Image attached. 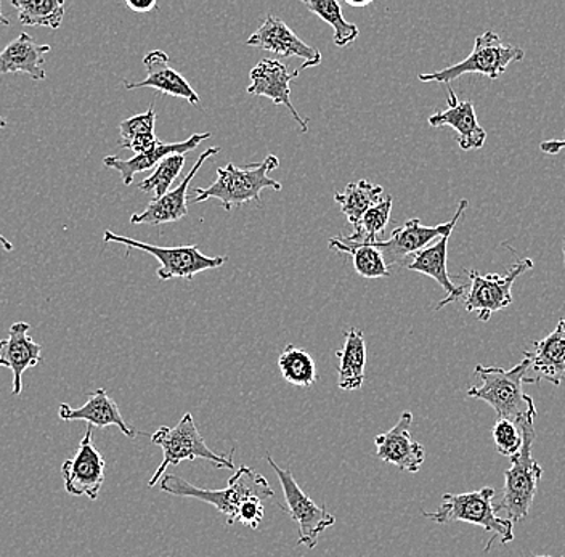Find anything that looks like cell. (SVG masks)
Here are the masks:
<instances>
[{
    "mask_svg": "<svg viewBox=\"0 0 565 557\" xmlns=\"http://www.w3.org/2000/svg\"><path fill=\"white\" fill-rule=\"evenodd\" d=\"M221 147H211L201 153L198 161L194 162L192 171L186 174V178L180 182L179 186L174 190H169L164 196L151 201L147 210L141 211L139 214H134L130 217V224L134 225H162L171 224V222H179L189 216V186L194 175L200 171L204 161L210 160L211 157L221 153Z\"/></svg>",
    "mask_w": 565,
    "mask_h": 557,
    "instance_id": "16",
    "label": "cell"
},
{
    "mask_svg": "<svg viewBox=\"0 0 565 557\" xmlns=\"http://www.w3.org/2000/svg\"><path fill=\"white\" fill-rule=\"evenodd\" d=\"M303 6L316 13L318 19L330 24L334 31V44L338 47H348L355 42L360 31L355 23H349L342 15L341 3L335 0H303Z\"/></svg>",
    "mask_w": 565,
    "mask_h": 557,
    "instance_id": "30",
    "label": "cell"
},
{
    "mask_svg": "<svg viewBox=\"0 0 565 557\" xmlns=\"http://www.w3.org/2000/svg\"><path fill=\"white\" fill-rule=\"evenodd\" d=\"M151 442L161 447L162 463L159 464L153 478L148 482L150 489L161 481L169 467H177L182 461L206 460L217 469H235V463H233L235 447L227 457L214 453L198 431L192 414L183 415L175 428L161 426L157 432L151 433Z\"/></svg>",
    "mask_w": 565,
    "mask_h": 557,
    "instance_id": "5",
    "label": "cell"
},
{
    "mask_svg": "<svg viewBox=\"0 0 565 557\" xmlns=\"http://www.w3.org/2000/svg\"><path fill=\"white\" fill-rule=\"evenodd\" d=\"M349 7H356V9H363V7L371 6V0H366V2H355V0H348Z\"/></svg>",
    "mask_w": 565,
    "mask_h": 557,
    "instance_id": "39",
    "label": "cell"
},
{
    "mask_svg": "<svg viewBox=\"0 0 565 557\" xmlns=\"http://www.w3.org/2000/svg\"><path fill=\"white\" fill-rule=\"evenodd\" d=\"M524 357L529 362V373H535L533 383L543 379L561 386L565 378V319L545 340L533 342L532 351H525Z\"/></svg>",
    "mask_w": 565,
    "mask_h": 557,
    "instance_id": "20",
    "label": "cell"
},
{
    "mask_svg": "<svg viewBox=\"0 0 565 557\" xmlns=\"http://www.w3.org/2000/svg\"><path fill=\"white\" fill-rule=\"evenodd\" d=\"M413 414L404 411L391 431L380 433L374 439L376 454L383 463L416 474L426 460V450L412 436Z\"/></svg>",
    "mask_w": 565,
    "mask_h": 557,
    "instance_id": "14",
    "label": "cell"
},
{
    "mask_svg": "<svg viewBox=\"0 0 565 557\" xmlns=\"http://www.w3.org/2000/svg\"><path fill=\"white\" fill-rule=\"evenodd\" d=\"M450 236H441L434 245L413 254L412 260L406 264V269L434 278L447 292L444 301L437 304L436 310L444 309L445 306L451 304V302H457L465 294V287H457L448 275V239H450Z\"/></svg>",
    "mask_w": 565,
    "mask_h": 557,
    "instance_id": "23",
    "label": "cell"
},
{
    "mask_svg": "<svg viewBox=\"0 0 565 557\" xmlns=\"http://www.w3.org/2000/svg\"><path fill=\"white\" fill-rule=\"evenodd\" d=\"M105 245L116 243L124 245L130 249H139V251L151 254L161 266L157 271L159 280L168 281L172 278H185L193 280L194 275L203 274L206 270L221 269L227 264V256H206L200 251L198 246H177V248H159V246L141 243L139 239L129 238L115 234V232L106 231L104 235Z\"/></svg>",
    "mask_w": 565,
    "mask_h": 557,
    "instance_id": "8",
    "label": "cell"
},
{
    "mask_svg": "<svg viewBox=\"0 0 565 557\" xmlns=\"http://www.w3.org/2000/svg\"><path fill=\"white\" fill-rule=\"evenodd\" d=\"M532 267V259L519 257L504 277L498 274L480 275L477 270H468L471 288L466 294V310L476 312L479 322H489L494 312H500L512 304L514 281Z\"/></svg>",
    "mask_w": 565,
    "mask_h": 557,
    "instance_id": "9",
    "label": "cell"
},
{
    "mask_svg": "<svg viewBox=\"0 0 565 557\" xmlns=\"http://www.w3.org/2000/svg\"><path fill=\"white\" fill-rule=\"evenodd\" d=\"M392 203L394 200L392 196H387L376 206L371 207L359 225L353 227L352 234L342 236V238L349 243H356V245H373L374 242H377V236L383 235V232L386 231L388 218H391Z\"/></svg>",
    "mask_w": 565,
    "mask_h": 557,
    "instance_id": "31",
    "label": "cell"
},
{
    "mask_svg": "<svg viewBox=\"0 0 565 557\" xmlns=\"http://www.w3.org/2000/svg\"><path fill=\"white\" fill-rule=\"evenodd\" d=\"M161 490L172 496L196 499L200 502L211 504L218 513L227 516L228 521L235 516L239 504L250 499V496H257L263 502L275 499L274 489L268 484L267 479L247 467L238 468L235 475H232V479H230L227 489H200V486L190 484V482L179 478V475L164 474L161 479Z\"/></svg>",
    "mask_w": 565,
    "mask_h": 557,
    "instance_id": "4",
    "label": "cell"
},
{
    "mask_svg": "<svg viewBox=\"0 0 565 557\" xmlns=\"http://www.w3.org/2000/svg\"><path fill=\"white\" fill-rule=\"evenodd\" d=\"M58 416L63 421H86L94 428L116 426L129 439H136L137 431L127 425L119 411L118 404L108 396L105 389H97L88 396L81 408H71L68 404L58 407Z\"/></svg>",
    "mask_w": 565,
    "mask_h": 557,
    "instance_id": "21",
    "label": "cell"
},
{
    "mask_svg": "<svg viewBox=\"0 0 565 557\" xmlns=\"http://www.w3.org/2000/svg\"><path fill=\"white\" fill-rule=\"evenodd\" d=\"M535 419H522L518 422L522 432V449L511 458L512 467L504 471V489L500 503L494 504V513L503 519L518 524L529 516L530 507L539 490L543 468L532 458L535 443Z\"/></svg>",
    "mask_w": 565,
    "mask_h": 557,
    "instance_id": "3",
    "label": "cell"
},
{
    "mask_svg": "<svg viewBox=\"0 0 565 557\" xmlns=\"http://www.w3.org/2000/svg\"><path fill=\"white\" fill-rule=\"evenodd\" d=\"M268 464L277 472L278 481H280L282 493H285L286 506L292 521L299 527V546H307L313 549L317 546L318 537L323 534L327 528L333 527L335 517L328 513L324 507L318 506L296 482L295 475L289 469H282L275 463L274 458L267 454Z\"/></svg>",
    "mask_w": 565,
    "mask_h": 557,
    "instance_id": "10",
    "label": "cell"
},
{
    "mask_svg": "<svg viewBox=\"0 0 565 557\" xmlns=\"http://www.w3.org/2000/svg\"><path fill=\"white\" fill-rule=\"evenodd\" d=\"M31 324L17 322L10 326L9 338L0 340V366L12 369L13 396L23 393L26 369L42 362V347L30 336Z\"/></svg>",
    "mask_w": 565,
    "mask_h": 557,
    "instance_id": "17",
    "label": "cell"
},
{
    "mask_svg": "<svg viewBox=\"0 0 565 557\" xmlns=\"http://www.w3.org/2000/svg\"><path fill=\"white\" fill-rule=\"evenodd\" d=\"M264 519V502L257 496H250V499L245 500L242 504H239L238 510H236L235 516L228 521V525L233 524H243L246 527L259 528L260 522Z\"/></svg>",
    "mask_w": 565,
    "mask_h": 557,
    "instance_id": "35",
    "label": "cell"
},
{
    "mask_svg": "<svg viewBox=\"0 0 565 557\" xmlns=\"http://www.w3.org/2000/svg\"><path fill=\"white\" fill-rule=\"evenodd\" d=\"M427 122L434 129H439V127L444 126L451 127L457 132L458 144L461 150H479V148L486 144L487 132L479 125L475 104L471 100L459 101L450 84H448L447 109L434 113L433 116H429Z\"/></svg>",
    "mask_w": 565,
    "mask_h": 557,
    "instance_id": "18",
    "label": "cell"
},
{
    "mask_svg": "<svg viewBox=\"0 0 565 557\" xmlns=\"http://www.w3.org/2000/svg\"><path fill=\"white\" fill-rule=\"evenodd\" d=\"M0 246H2L6 251H13L12 243H10L2 234H0Z\"/></svg>",
    "mask_w": 565,
    "mask_h": 557,
    "instance_id": "38",
    "label": "cell"
},
{
    "mask_svg": "<svg viewBox=\"0 0 565 557\" xmlns=\"http://www.w3.org/2000/svg\"><path fill=\"white\" fill-rule=\"evenodd\" d=\"M384 200V189L381 185H374L370 180H359V182L349 183L344 192L335 193L334 201L341 207L342 214L348 217L349 224L356 227L366 211L376 206Z\"/></svg>",
    "mask_w": 565,
    "mask_h": 557,
    "instance_id": "26",
    "label": "cell"
},
{
    "mask_svg": "<svg viewBox=\"0 0 565 557\" xmlns=\"http://www.w3.org/2000/svg\"><path fill=\"white\" fill-rule=\"evenodd\" d=\"M299 69L289 72L288 66L278 60L264 58L250 69V86L247 94L267 97L274 105H282L291 111L292 118L298 122L300 132H309V125L299 115L298 109L291 104V83L299 76Z\"/></svg>",
    "mask_w": 565,
    "mask_h": 557,
    "instance_id": "15",
    "label": "cell"
},
{
    "mask_svg": "<svg viewBox=\"0 0 565 557\" xmlns=\"http://www.w3.org/2000/svg\"><path fill=\"white\" fill-rule=\"evenodd\" d=\"M211 139V132L194 133L190 139L183 140V142L166 143L159 142L153 150L148 153L139 154V157L129 158V160H121V158L106 157L104 165L106 169H113V171L121 174L124 185L129 186L134 182V178L139 172L150 171V169L157 168L159 162L166 160L172 154H186L193 151L194 148L200 147L201 143L206 142Z\"/></svg>",
    "mask_w": 565,
    "mask_h": 557,
    "instance_id": "22",
    "label": "cell"
},
{
    "mask_svg": "<svg viewBox=\"0 0 565 557\" xmlns=\"http://www.w3.org/2000/svg\"><path fill=\"white\" fill-rule=\"evenodd\" d=\"M280 168V160L275 154H268L263 162L249 165H235L230 162L225 168L217 169V180L207 189H194L190 203H204L206 200L221 201L225 211L245 206L247 203L263 204L260 193L265 189L281 192L282 185L271 179L268 172Z\"/></svg>",
    "mask_w": 565,
    "mask_h": 557,
    "instance_id": "1",
    "label": "cell"
},
{
    "mask_svg": "<svg viewBox=\"0 0 565 557\" xmlns=\"http://www.w3.org/2000/svg\"><path fill=\"white\" fill-rule=\"evenodd\" d=\"M492 436L498 453L508 458L515 457L521 451L522 443H524L521 429L510 419H498L494 422Z\"/></svg>",
    "mask_w": 565,
    "mask_h": 557,
    "instance_id": "33",
    "label": "cell"
},
{
    "mask_svg": "<svg viewBox=\"0 0 565 557\" xmlns=\"http://www.w3.org/2000/svg\"><path fill=\"white\" fill-rule=\"evenodd\" d=\"M126 7L136 13H150L158 9L157 0H126Z\"/></svg>",
    "mask_w": 565,
    "mask_h": 557,
    "instance_id": "36",
    "label": "cell"
},
{
    "mask_svg": "<svg viewBox=\"0 0 565 557\" xmlns=\"http://www.w3.org/2000/svg\"><path fill=\"white\" fill-rule=\"evenodd\" d=\"M6 127H7L6 119H3L2 116H0V129H6Z\"/></svg>",
    "mask_w": 565,
    "mask_h": 557,
    "instance_id": "41",
    "label": "cell"
},
{
    "mask_svg": "<svg viewBox=\"0 0 565 557\" xmlns=\"http://www.w3.org/2000/svg\"><path fill=\"white\" fill-rule=\"evenodd\" d=\"M339 358L338 387L342 390H359L365 381L366 342L356 328L344 333V345L335 352Z\"/></svg>",
    "mask_w": 565,
    "mask_h": 557,
    "instance_id": "25",
    "label": "cell"
},
{
    "mask_svg": "<svg viewBox=\"0 0 565 557\" xmlns=\"http://www.w3.org/2000/svg\"><path fill=\"white\" fill-rule=\"evenodd\" d=\"M524 51L511 44H504L501 38L493 31L480 34L476 38L475 49L468 58L448 66L440 72L419 74L422 83H445L450 84L461 77L462 74L477 73L490 79H498L511 63L524 60Z\"/></svg>",
    "mask_w": 565,
    "mask_h": 557,
    "instance_id": "7",
    "label": "cell"
},
{
    "mask_svg": "<svg viewBox=\"0 0 565 557\" xmlns=\"http://www.w3.org/2000/svg\"><path fill=\"white\" fill-rule=\"evenodd\" d=\"M527 373L525 358L511 369L477 365L476 376L480 383L469 387L468 397L487 401L497 411L498 419H510L515 425L522 419H536L535 401L524 393Z\"/></svg>",
    "mask_w": 565,
    "mask_h": 557,
    "instance_id": "2",
    "label": "cell"
},
{
    "mask_svg": "<svg viewBox=\"0 0 565 557\" xmlns=\"http://www.w3.org/2000/svg\"><path fill=\"white\" fill-rule=\"evenodd\" d=\"M18 10V20L24 26H45L58 30L65 19L63 0H12Z\"/></svg>",
    "mask_w": 565,
    "mask_h": 557,
    "instance_id": "28",
    "label": "cell"
},
{
    "mask_svg": "<svg viewBox=\"0 0 565 557\" xmlns=\"http://www.w3.org/2000/svg\"><path fill=\"white\" fill-rule=\"evenodd\" d=\"M145 69H147V77L140 83H127L124 81V87L127 90L145 89L150 87L161 92L164 95H171V97L183 98L189 101L190 105L196 107L200 105V95L196 90L190 86L189 81L177 73L171 65H169V55L162 51H151L145 55L143 58Z\"/></svg>",
    "mask_w": 565,
    "mask_h": 557,
    "instance_id": "19",
    "label": "cell"
},
{
    "mask_svg": "<svg viewBox=\"0 0 565 557\" xmlns=\"http://www.w3.org/2000/svg\"><path fill=\"white\" fill-rule=\"evenodd\" d=\"M52 52L51 45L38 44L33 36L21 33L15 41L10 42L0 51V74L24 73L34 81H44V56Z\"/></svg>",
    "mask_w": 565,
    "mask_h": 557,
    "instance_id": "24",
    "label": "cell"
},
{
    "mask_svg": "<svg viewBox=\"0 0 565 557\" xmlns=\"http://www.w3.org/2000/svg\"><path fill=\"white\" fill-rule=\"evenodd\" d=\"M494 489L483 486L476 492L445 493L441 504L436 513H423L426 519L445 525L450 522H468V524L492 532L500 537L501 543H511L514 539V524L503 519L494 513Z\"/></svg>",
    "mask_w": 565,
    "mask_h": 557,
    "instance_id": "6",
    "label": "cell"
},
{
    "mask_svg": "<svg viewBox=\"0 0 565 557\" xmlns=\"http://www.w3.org/2000/svg\"><path fill=\"white\" fill-rule=\"evenodd\" d=\"M278 366H280L282 379L288 381L292 386L312 387L317 383L316 360L309 352L296 345H286L278 358Z\"/></svg>",
    "mask_w": 565,
    "mask_h": 557,
    "instance_id": "29",
    "label": "cell"
},
{
    "mask_svg": "<svg viewBox=\"0 0 565 557\" xmlns=\"http://www.w3.org/2000/svg\"><path fill=\"white\" fill-rule=\"evenodd\" d=\"M530 557H553V556L540 555V556H530Z\"/></svg>",
    "mask_w": 565,
    "mask_h": 557,
    "instance_id": "43",
    "label": "cell"
},
{
    "mask_svg": "<svg viewBox=\"0 0 565 557\" xmlns=\"http://www.w3.org/2000/svg\"><path fill=\"white\" fill-rule=\"evenodd\" d=\"M105 468L104 454L95 447L92 428L88 426L79 449L73 458L62 464L66 493L73 496H87L90 502H97L105 482Z\"/></svg>",
    "mask_w": 565,
    "mask_h": 557,
    "instance_id": "12",
    "label": "cell"
},
{
    "mask_svg": "<svg viewBox=\"0 0 565 557\" xmlns=\"http://www.w3.org/2000/svg\"><path fill=\"white\" fill-rule=\"evenodd\" d=\"M468 200L459 201L454 218L445 222V224L436 225V227H426L418 217L409 218L402 227L392 232L391 238L377 239L373 243V246L383 254L388 267L394 266V264L402 263L405 257L413 256V254L427 248V245L433 243L434 239L454 234V228L457 227L459 218L468 210Z\"/></svg>",
    "mask_w": 565,
    "mask_h": 557,
    "instance_id": "11",
    "label": "cell"
},
{
    "mask_svg": "<svg viewBox=\"0 0 565 557\" xmlns=\"http://www.w3.org/2000/svg\"><path fill=\"white\" fill-rule=\"evenodd\" d=\"M154 126H157V111L153 107L148 108L141 115L124 119L119 125V144H121V148H127L130 142L139 139V137L154 133Z\"/></svg>",
    "mask_w": 565,
    "mask_h": 557,
    "instance_id": "34",
    "label": "cell"
},
{
    "mask_svg": "<svg viewBox=\"0 0 565 557\" xmlns=\"http://www.w3.org/2000/svg\"><path fill=\"white\" fill-rule=\"evenodd\" d=\"M185 154H172L159 162L153 174L139 183L140 192L154 193V200L164 196L185 168Z\"/></svg>",
    "mask_w": 565,
    "mask_h": 557,
    "instance_id": "32",
    "label": "cell"
},
{
    "mask_svg": "<svg viewBox=\"0 0 565 557\" xmlns=\"http://www.w3.org/2000/svg\"><path fill=\"white\" fill-rule=\"evenodd\" d=\"M246 44L249 47L274 52L275 55L286 56V58H289V56L302 58L303 65L300 66L299 72L313 68V66L321 65V62H323V55L317 47L306 44L285 21L271 15V13L265 19L263 26L256 33L250 34Z\"/></svg>",
    "mask_w": 565,
    "mask_h": 557,
    "instance_id": "13",
    "label": "cell"
},
{
    "mask_svg": "<svg viewBox=\"0 0 565 557\" xmlns=\"http://www.w3.org/2000/svg\"><path fill=\"white\" fill-rule=\"evenodd\" d=\"M540 150L546 154H557L559 151L565 150V139L545 140V142L540 143Z\"/></svg>",
    "mask_w": 565,
    "mask_h": 557,
    "instance_id": "37",
    "label": "cell"
},
{
    "mask_svg": "<svg viewBox=\"0 0 565 557\" xmlns=\"http://www.w3.org/2000/svg\"><path fill=\"white\" fill-rule=\"evenodd\" d=\"M330 249L351 254L353 269L360 277L374 280V278H387L391 275V267L384 260L383 254L373 245H356V243L345 242L342 236H335L330 239Z\"/></svg>",
    "mask_w": 565,
    "mask_h": 557,
    "instance_id": "27",
    "label": "cell"
},
{
    "mask_svg": "<svg viewBox=\"0 0 565 557\" xmlns=\"http://www.w3.org/2000/svg\"><path fill=\"white\" fill-rule=\"evenodd\" d=\"M563 253H564V264H565V238H564V245H563Z\"/></svg>",
    "mask_w": 565,
    "mask_h": 557,
    "instance_id": "42",
    "label": "cell"
},
{
    "mask_svg": "<svg viewBox=\"0 0 565 557\" xmlns=\"http://www.w3.org/2000/svg\"><path fill=\"white\" fill-rule=\"evenodd\" d=\"M0 26H10V20L6 19L2 13V2H0Z\"/></svg>",
    "mask_w": 565,
    "mask_h": 557,
    "instance_id": "40",
    "label": "cell"
}]
</instances>
